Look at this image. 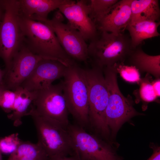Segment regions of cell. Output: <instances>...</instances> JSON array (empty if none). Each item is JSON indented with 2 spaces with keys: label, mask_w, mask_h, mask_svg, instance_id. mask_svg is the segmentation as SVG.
Listing matches in <instances>:
<instances>
[{
  "label": "cell",
  "mask_w": 160,
  "mask_h": 160,
  "mask_svg": "<svg viewBox=\"0 0 160 160\" xmlns=\"http://www.w3.org/2000/svg\"><path fill=\"white\" fill-rule=\"evenodd\" d=\"M67 129L79 160H123L110 144L99 136L87 132L75 123Z\"/></svg>",
  "instance_id": "8"
},
{
  "label": "cell",
  "mask_w": 160,
  "mask_h": 160,
  "mask_svg": "<svg viewBox=\"0 0 160 160\" xmlns=\"http://www.w3.org/2000/svg\"><path fill=\"white\" fill-rule=\"evenodd\" d=\"M130 36L98 31L90 41L88 53L92 65L102 69L115 63L124 62L132 50Z\"/></svg>",
  "instance_id": "3"
},
{
  "label": "cell",
  "mask_w": 160,
  "mask_h": 160,
  "mask_svg": "<svg viewBox=\"0 0 160 160\" xmlns=\"http://www.w3.org/2000/svg\"><path fill=\"white\" fill-rule=\"evenodd\" d=\"M149 146L153 150V153L147 160H160V147L152 143L150 144Z\"/></svg>",
  "instance_id": "26"
},
{
  "label": "cell",
  "mask_w": 160,
  "mask_h": 160,
  "mask_svg": "<svg viewBox=\"0 0 160 160\" xmlns=\"http://www.w3.org/2000/svg\"><path fill=\"white\" fill-rule=\"evenodd\" d=\"M83 70L88 88L89 128L107 140L110 135L105 116L109 94L103 70L92 65Z\"/></svg>",
  "instance_id": "2"
},
{
  "label": "cell",
  "mask_w": 160,
  "mask_h": 160,
  "mask_svg": "<svg viewBox=\"0 0 160 160\" xmlns=\"http://www.w3.org/2000/svg\"><path fill=\"white\" fill-rule=\"evenodd\" d=\"M49 156L38 143L21 140L7 160H48Z\"/></svg>",
  "instance_id": "20"
},
{
  "label": "cell",
  "mask_w": 160,
  "mask_h": 160,
  "mask_svg": "<svg viewBox=\"0 0 160 160\" xmlns=\"http://www.w3.org/2000/svg\"><path fill=\"white\" fill-rule=\"evenodd\" d=\"M48 160H79L76 154L72 156H55L49 157Z\"/></svg>",
  "instance_id": "27"
},
{
  "label": "cell",
  "mask_w": 160,
  "mask_h": 160,
  "mask_svg": "<svg viewBox=\"0 0 160 160\" xmlns=\"http://www.w3.org/2000/svg\"><path fill=\"white\" fill-rule=\"evenodd\" d=\"M130 24L143 20L159 21L160 10L158 0H132Z\"/></svg>",
  "instance_id": "19"
},
{
  "label": "cell",
  "mask_w": 160,
  "mask_h": 160,
  "mask_svg": "<svg viewBox=\"0 0 160 160\" xmlns=\"http://www.w3.org/2000/svg\"><path fill=\"white\" fill-rule=\"evenodd\" d=\"M142 44L133 49L125 61H126L128 63L127 65L134 66L139 71L150 73L159 78L160 55L153 56L147 54L143 50Z\"/></svg>",
  "instance_id": "16"
},
{
  "label": "cell",
  "mask_w": 160,
  "mask_h": 160,
  "mask_svg": "<svg viewBox=\"0 0 160 160\" xmlns=\"http://www.w3.org/2000/svg\"><path fill=\"white\" fill-rule=\"evenodd\" d=\"M148 75L140 80L139 93L141 99L144 102L149 103L154 101L157 97L154 91L152 82L150 81Z\"/></svg>",
  "instance_id": "23"
},
{
  "label": "cell",
  "mask_w": 160,
  "mask_h": 160,
  "mask_svg": "<svg viewBox=\"0 0 160 160\" xmlns=\"http://www.w3.org/2000/svg\"><path fill=\"white\" fill-rule=\"evenodd\" d=\"M16 97L12 112L8 115V118L14 122V125L18 126L22 124V118L28 115L37 91H30L20 86L14 91Z\"/></svg>",
  "instance_id": "17"
},
{
  "label": "cell",
  "mask_w": 160,
  "mask_h": 160,
  "mask_svg": "<svg viewBox=\"0 0 160 160\" xmlns=\"http://www.w3.org/2000/svg\"><path fill=\"white\" fill-rule=\"evenodd\" d=\"M5 12V0H0V24L3 18Z\"/></svg>",
  "instance_id": "29"
},
{
  "label": "cell",
  "mask_w": 160,
  "mask_h": 160,
  "mask_svg": "<svg viewBox=\"0 0 160 160\" xmlns=\"http://www.w3.org/2000/svg\"><path fill=\"white\" fill-rule=\"evenodd\" d=\"M19 23L23 45L33 53L45 59L58 60L67 67L77 64L65 52L54 32L46 24L20 14Z\"/></svg>",
  "instance_id": "1"
},
{
  "label": "cell",
  "mask_w": 160,
  "mask_h": 160,
  "mask_svg": "<svg viewBox=\"0 0 160 160\" xmlns=\"http://www.w3.org/2000/svg\"><path fill=\"white\" fill-rule=\"evenodd\" d=\"M160 24V21L148 20L129 24L125 30L129 33L132 49L142 44L145 40L159 36L158 28Z\"/></svg>",
  "instance_id": "18"
},
{
  "label": "cell",
  "mask_w": 160,
  "mask_h": 160,
  "mask_svg": "<svg viewBox=\"0 0 160 160\" xmlns=\"http://www.w3.org/2000/svg\"><path fill=\"white\" fill-rule=\"evenodd\" d=\"M68 67L58 60L43 59L20 86L30 91L42 89L63 77Z\"/></svg>",
  "instance_id": "13"
},
{
  "label": "cell",
  "mask_w": 160,
  "mask_h": 160,
  "mask_svg": "<svg viewBox=\"0 0 160 160\" xmlns=\"http://www.w3.org/2000/svg\"><path fill=\"white\" fill-rule=\"evenodd\" d=\"M154 91L157 97L160 96V80L158 78L152 82Z\"/></svg>",
  "instance_id": "28"
},
{
  "label": "cell",
  "mask_w": 160,
  "mask_h": 160,
  "mask_svg": "<svg viewBox=\"0 0 160 160\" xmlns=\"http://www.w3.org/2000/svg\"><path fill=\"white\" fill-rule=\"evenodd\" d=\"M4 89H6L4 86H0V97Z\"/></svg>",
  "instance_id": "31"
},
{
  "label": "cell",
  "mask_w": 160,
  "mask_h": 160,
  "mask_svg": "<svg viewBox=\"0 0 160 160\" xmlns=\"http://www.w3.org/2000/svg\"><path fill=\"white\" fill-rule=\"evenodd\" d=\"M1 153V152L0 151V160H2Z\"/></svg>",
  "instance_id": "32"
},
{
  "label": "cell",
  "mask_w": 160,
  "mask_h": 160,
  "mask_svg": "<svg viewBox=\"0 0 160 160\" xmlns=\"http://www.w3.org/2000/svg\"><path fill=\"white\" fill-rule=\"evenodd\" d=\"M132 0H118L95 22L99 31L123 33L131 18Z\"/></svg>",
  "instance_id": "14"
},
{
  "label": "cell",
  "mask_w": 160,
  "mask_h": 160,
  "mask_svg": "<svg viewBox=\"0 0 160 160\" xmlns=\"http://www.w3.org/2000/svg\"><path fill=\"white\" fill-rule=\"evenodd\" d=\"M62 14L57 12L51 19L43 22L49 26L55 34L67 54L75 61L87 62L89 59L88 46L86 41L76 30L68 23H63Z\"/></svg>",
  "instance_id": "10"
},
{
  "label": "cell",
  "mask_w": 160,
  "mask_h": 160,
  "mask_svg": "<svg viewBox=\"0 0 160 160\" xmlns=\"http://www.w3.org/2000/svg\"><path fill=\"white\" fill-rule=\"evenodd\" d=\"M43 59L45 58L34 54L23 45L14 57L9 68L4 70L3 86L5 89L14 91L21 85L38 62Z\"/></svg>",
  "instance_id": "12"
},
{
  "label": "cell",
  "mask_w": 160,
  "mask_h": 160,
  "mask_svg": "<svg viewBox=\"0 0 160 160\" xmlns=\"http://www.w3.org/2000/svg\"><path fill=\"white\" fill-rule=\"evenodd\" d=\"M18 0H5V12L0 24V58L7 71L15 55L23 45L19 23Z\"/></svg>",
  "instance_id": "7"
},
{
  "label": "cell",
  "mask_w": 160,
  "mask_h": 160,
  "mask_svg": "<svg viewBox=\"0 0 160 160\" xmlns=\"http://www.w3.org/2000/svg\"><path fill=\"white\" fill-rule=\"evenodd\" d=\"M4 74V70H2L0 68V86H4L3 79Z\"/></svg>",
  "instance_id": "30"
},
{
  "label": "cell",
  "mask_w": 160,
  "mask_h": 160,
  "mask_svg": "<svg viewBox=\"0 0 160 160\" xmlns=\"http://www.w3.org/2000/svg\"><path fill=\"white\" fill-rule=\"evenodd\" d=\"M111 66L126 81L139 83L141 80L140 74L138 70L135 66L125 65L124 62L118 63Z\"/></svg>",
  "instance_id": "21"
},
{
  "label": "cell",
  "mask_w": 160,
  "mask_h": 160,
  "mask_svg": "<svg viewBox=\"0 0 160 160\" xmlns=\"http://www.w3.org/2000/svg\"><path fill=\"white\" fill-rule=\"evenodd\" d=\"M118 1V0H89L90 17L95 22Z\"/></svg>",
  "instance_id": "22"
},
{
  "label": "cell",
  "mask_w": 160,
  "mask_h": 160,
  "mask_svg": "<svg viewBox=\"0 0 160 160\" xmlns=\"http://www.w3.org/2000/svg\"><path fill=\"white\" fill-rule=\"evenodd\" d=\"M20 15L42 22L51 11L59 8L69 0H18Z\"/></svg>",
  "instance_id": "15"
},
{
  "label": "cell",
  "mask_w": 160,
  "mask_h": 160,
  "mask_svg": "<svg viewBox=\"0 0 160 160\" xmlns=\"http://www.w3.org/2000/svg\"><path fill=\"white\" fill-rule=\"evenodd\" d=\"M58 9L67 19L68 23L79 32L86 41H90L97 36L98 31L89 16L88 1L69 0Z\"/></svg>",
  "instance_id": "11"
},
{
  "label": "cell",
  "mask_w": 160,
  "mask_h": 160,
  "mask_svg": "<svg viewBox=\"0 0 160 160\" xmlns=\"http://www.w3.org/2000/svg\"><path fill=\"white\" fill-rule=\"evenodd\" d=\"M36 129L38 143L49 157L76 155L74 145L67 129L59 122L34 113L30 114Z\"/></svg>",
  "instance_id": "6"
},
{
  "label": "cell",
  "mask_w": 160,
  "mask_h": 160,
  "mask_svg": "<svg viewBox=\"0 0 160 160\" xmlns=\"http://www.w3.org/2000/svg\"><path fill=\"white\" fill-rule=\"evenodd\" d=\"M31 113L57 121L67 127L70 123L69 112L60 82L37 91L28 115Z\"/></svg>",
  "instance_id": "9"
},
{
  "label": "cell",
  "mask_w": 160,
  "mask_h": 160,
  "mask_svg": "<svg viewBox=\"0 0 160 160\" xmlns=\"http://www.w3.org/2000/svg\"><path fill=\"white\" fill-rule=\"evenodd\" d=\"M103 70L109 94L106 121L110 134L113 136L125 122L135 116L143 114L136 111L130 98L124 97L121 93L118 84L117 73L113 67H106Z\"/></svg>",
  "instance_id": "5"
},
{
  "label": "cell",
  "mask_w": 160,
  "mask_h": 160,
  "mask_svg": "<svg viewBox=\"0 0 160 160\" xmlns=\"http://www.w3.org/2000/svg\"><path fill=\"white\" fill-rule=\"evenodd\" d=\"M21 141L17 133L0 137V151L1 153L11 154L16 149Z\"/></svg>",
  "instance_id": "24"
},
{
  "label": "cell",
  "mask_w": 160,
  "mask_h": 160,
  "mask_svg": "<svg viewBox=\"0 0 160 160\" xmlns=\"http://www.w3.org/2000/svg\"><path fill=\"white\" fill-rule=\"evenodd\" d=\"M16 97L14 91L4 89L0 97V107L7 113L13 111Z\"/></svg>",
  "instance_id": "25"
},
{
  "label": "cell",
  "mask_w": 160,
  "mask_h": 160,
  "mask_svg": "<svg viewBox=\"0 0 160 160\" xmlns=\"http://www.w3.org/2000/svg\"><path fill=\"white\" fill-rule=\"evenodd\" d=\"M61 83L68 112L75 124L89 128L88 88L83 68L76 64L68 67Z\"/></svg>",
  "instance_id": "4"
}]
</instances>
